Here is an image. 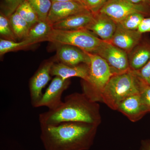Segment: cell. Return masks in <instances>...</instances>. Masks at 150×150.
Returning a JSON list of instances; mask_svg holds the SVG:
<instances>
[{"mask_svg":"<svg viewBox=\"0 0 150 150\" xmlns=\"http://www.w3.org/2000/svg\"><path fill=\"white\" fill-rule=\"evenodd\" d=\"M96 54L107 62L114 75L130 70L128 54L110 42L102 40Z\"/></svg>","mask_w":150,"mask_h":150,"instance_id":"52a82bcc","label":"cell"},{"mask_svg":"<svg viewBox=\"0 0 150 150\" xmlns=\"http://www.w3.org/2000/svg\"><path fill=\"white\" fill-rule=\"evenodd\" d=\"M46 41L58 45H71L87 53L96 54L102 40L87 29L63 30L53 28Z\"/></svg>","mask_w":150,"mask_h":150,"instance_id":"5b68a950","label":"cell"},{"mask_svg":"<svg viewBox=\"0 0 150 150\" xmlns=\"http://www.w3.org/2000/svg\"><path fill=\"white\" fill-rule=\"evenodd\" d=\"M108 0H83L85 6L93 14L99 12Z\"/></svg>","mask_w":150,"mask_h":150,"instance_id":"d4e9b609","label":"cell"},{"mask_svg":"<svg viewBox=\"0 0 150 150\" xmlns=\"http://www.w3.org/2000/svg\"><path fill=\"white\" fill-rule=\"evenodd\" d=\"M12 28L17 39H27L30 28L27 22L16 12L8 17Z\"/></svg>","mask_w":150,"mask_h":150,"instance_id":"ac0fdd59","label":"cell"},{"mask_svg":"<svg viewBox=\"0 0 150 150\" xmlns=\"http://www.w3.org/2000/svg\"><path fill=\"white\" fill-rule=\"evenodd\" d=\"M40 125L53 126L63 122H83L98 126L101 122L100 105L83 93H74L65 98L56 109L39 115Z\"/></svg>","mask_w":150,"mask_h":150,"instance_id":"7a4b0ae2","label":"cell"},{"mask_svg":"<svg viewBox=\"0 0 150 150\" xmlns=\"http://www.w3.org/2000/svg\"><path fill=\"white\" fill-rule=\"evenodd\" d=\"M93 14L87 10L76 14L53 24L54 29L75 30L87 29L94 18Z\"/></svg>","mask_w":150,"mask_h":150,"instance_id":"9a60e30c","label":"cell"},{"mask_svg":"<svg viewBox=\"0 0 150 150\" xmlns=\"http://www.w3.org/2000/svg\"><path fill=\"white\" fill-rule=\"evenodd\" d=\"M145 17L144 15L141 13L131 14L118 23L126 29L131 30H137Z\"/></svg>","mask_w":150,"mask_h":150,"instance_id":"cb8c5ba5","label":"cell"},{"mask_svg":"<svg viewBox=\"0 0 150 150\" xmlns=\"http://www.w3.org/2000/svg\"><path fill=\"white\" fill-rule=\"evenodd\" d=\"M88 10L83 4L77 2H53L47 21L52 25L65 19Z\"/></svg>","mask_w":150,"mask_h":150,"instance_id":"7c38bea8","label":"cell"},{"mask_svg":"<svg viewBox=\"0 0 150 150\" xmlns=\"http://www.w3.org/2000/svg\"><path fill=\"white\" fill-rule=\"evenodd\" d=\"M94 18L87 30L100 39L109 42L112 39L117 28V23L110 17L103 13L94 14Z\"/></svg>","mask_w":150,"mask_h":150,"instance_id":"8fae6325","label":"cell"},{"mask_svg":"<svg viewBox=\"0 0 150 150\" xmlns=\"http://www.w3.org/2000/svg\"><path fill=\"white\" fill-rule=\"evenodd\" d=\"M24 0H4V8L5 14L7 16H9L16 11L18 6Z\"/></svg>","mask_w":150,"mask_h":150,"instance_id":"484cf974","label":"cell"},{"mask_svg":"<svg viewBox=\"0 0 150 150\" xmlns=\"http://www.w3.org/2000/svg\"><path fill=\"white\" fill-rule=\"evenodd\" d=\"M87 53L90 59L89 72L87 80L82 82L83 93L94 102H102L105 87L114 74L102 57L97 54Z\"/></svg>","mask_w":150,"mask_h":150,"instance_id":"277c9868","label":"cell"},{"mask_svg":"<svg viewBox=\"0 0 150 150\" xmlns=\"http://www.w3.org/2000/svg\"><path fill=\"white\" fill-rule=\"evenodd\" d=\"M54 63L50 60L43 63L30 80V95L33 107H36L43 95V88L51 80V68Z\"/></svg>","mask_w":150,"mask_h":150,"instance_id":"9c48e42d","label":"cell"},{"mask_svg":"<svg viewBox=\"0 0 150 150\" xmlns=\"http://www.w3.org/2000/svg\"><path fill=\"white\" fill-rule=\"evenodd\" d=\"M144 82L133 71L113 75L104 89L102 102L113 110L127 98L139 94Z\"/></svg>","mask_w":150,"mask_h":150,"instance_id":"3957f363","label":"cell"},{"mask_svg":"<svg viewBox=\"0 0 150 150\" xmlns=\"http://www.w3.org/2000/svg\"><path fill=\"white\" fill-rule=\"evenodd\" d=\"M33 40L26 39L19 42L13 40L0 39V55L2 56L4 54L11 51L21 50L36 43Z\"/></svg>","mask_w":150,"mask_h":150,"instance_id":"44dd1931","label":"cell"},{"mask_svg":"<svg viewBox=\"0 0 150 150\" xmlns=\"http://www.w3.org/2000/svg\"><path fill=\"white\" fill-rule=\"evenodd\" d=\"M58 46L56 55L60 63L71 66L82 64L89 65L90 59L85 51L71 45L62 44Z\"/></svg>","mask_w":150,"mask_h":150,"instance_id":"5bb4252c","label":"cell"},{"mask_svg":"<svg viewBox=\"0 0 150 150\" xmlns=\"http://www.w3.org/2000/svg\"><path fill=\"white\" fill-rule=\"evenodd\" d=\"M142 35L137 30L126 29L119 23H117L115 33L109 42L129 54L139 44Z\"/></svg>","mask_w":150,"mask_h":150,"instance_id":"4fadbf2b","label":"cell"},{"mask_svg":"<svg viewBox=\"0 0 150 150\" xmlns=\"http://www.w3.org/2000/svg\"><path fill=\"white\" fill-rule=\"evenodd\" d=\"M146 83L150 85V59L141 69L133 71Z\"/></svg>","mask_w":150,"mask_h":150,"instance_id":"4316f807","label":"cell"},{"mask_svg":"<svg viewBox=\"0 0 150 150\" xmlns=\"http://www.w3.org/2000/svg\"><path fill=\"white\" fill-rule=\"evenodd\" d=\"M37 13L40 21H46L51 10V0H27Z\"/></svg>","mask_w":150,"mask_h":150,"instance_id":"7402d4cb","label":"cell"},{"mask_svg":"<svg viewBox=\"0 0 150 150\" xmlns=\"http://www.w3.org/2000/svg\"><path fill=\"white\" fill-rule=\"evenodd\" d=\"M128 1L136 4L150 5V0H128Z\"/></svg>","mask_w":150,"mask_h":150,"instance_id":"4dcf8cb0","label":"cell"},{"mask_svg":"<svg viewBox=\"0 0 150 150\" xmlns=\"http://www.w3.org/2000/svg\"><path fill=\"white\" fill-rule=\"evenodd\" d=\"M130 70L141 69L150 59V42L139 43L128 54Z\"/></svg>","mask_w":150,"mask_h":150,"instance_id":"e0dca14e","label":"cell"},{"mask_svg":"<svg viewBox=\"0 0 150 150\" xmlns=\"http://www.w3.org/2000/svg\"><path fill=\"white\" fill-rule=\"evenodd\" d=\"M89 65L81 64L77 66H69L61 63H55L51 68V76H59L67 79L70 78L77 77L86 81L88 79Z\"/></svg>","mask_w":150,"mask_h":150,"instance_id":"2e32d148","label":"cell"},{"mask_svg":"<svg viewBox=\"0 0 150 150\" xmlns=\"http://www.w3.org/2000/svg\"><path fill=\"white\" fill-rule=\"evenodd\" d=\"M140 150H150V139L142 141Z\"/></svg>","mask_w":150,"mask_h":150,"instance_id":"f546056e","label":"cell"},{"mask_svg":"<svg viewBox=\"0 0 150 150\" xmlns=\"http://www.w3.org/2000/svg\"><path fill=\"white\" fill-rule=\"evenodd\" d=\"M16 12L27 22L30 28L40 21L35 10L27 0H24L18 6Z\"/></svg>","mask_w":150,"mask_h":150,"instance_id":"ffe728a7","label":"cell"},{"mask_svg":"<svg viewBox=\"0 0 150 150\" xmlns=\"http://www.w3.org/2000/svg\"><path fill=\"white\" fill-rule=\"evenodd\" d=\"M141 34L150 33V17H145L143 20L137 30Z\"/></svg>","mask_w":150,"mask_h":150,"instance_id":"f1b7e54d","label":"cell"},{"mask_svg":"<svg viewBox=\"0 0 150 150\" xmlns=\"http://www.w3.org/2000/svg\"><path fill=\"white\" fill-rule=\"evenodd\" d=\"M140 95L142 99L149 108L150 112V85L144 82L142 86Z\"/></svg>","mask_w":150,"mask_h":150,"instance_id":"83f0119b","label":"cell"},{"mask_svg":"<svg viewBox=\"0 0 150 150\" xmlns=\"http://www.w3.org/2000/svg\"><path fill=\"white\" fill-rule=\"evenodd\" d=\"M0 34L6 40L16 42L17 38L12 28L9 17L2 12L0 13Z\"/></svg>","mask_w":150,"mask_h":150,"instance_id":"603a6c76","label":"cell"},{"mask_svg":"<svg viewBox=\"0 0 150 150\" xmlns=\"http://www.w3.org/2000/svg\"><path fill=\"white\" fill-rule=\"evenodd\" d=\"M100 12L105 14L119 23L131 14L139 13L150 17V5L136 4L128 0H108Z\"/></svg>","mask_w":150,"mask_h":150,"instance_id":"8992f818","label":"cell"},{"mask_svg":"<svg viewBox=\"0 0 150 150\" xmlns=\"http://www.w3.org/2000/svg\"><path fill=\"white\" fill-rule=\"evenodd\" d=\"M70 84V79H64L60 77L55 76L35 108L45 106L48 108V110H52L59 107L63 102L62 100V94Z\"/></svg>","mask_w":150,"mask_h":150,"instance_id":"ba28073f","label":"cell"},{"mask_svg":"<svg viewBox=\"0 0 150 150\" xmlns=\"http://www.w3.org/2000/svg\"><path fill=\"white\" fill-rule=\"evenodd\" d=\"M133 122L139 121L150 110L140 94L127 98L118 105L117 110Z\"/></svg>","mask_w":150,"mask_h":150,"instance_id":"30bf717a","label":"cell"},{"mask_svg":"<svg viewBox=\"0 0 150 150\" xmlns=\"http://www.w3.org/2000/svg\"><path fill=\"white\" fill-rule=\"evenodd\" d=\"M51 1L52 2H77L80 3L84 5L83 0H51Z\"/></svg>","mask_w":150,"mask_h":150,"instance_id":"1f68e13d","label":"cell"},{"mask_svg":"<svg viewBox=\"0 0 150 150\" xmlns=\"http://www.w3.org/2000/svg\"><path fill=\"white\" fill-rule=\"evenodd\" d=\"M53 29L52 25L47 20L39 21L30 28L27 39L33 40L37 43L46 41L47 36Z\"/></svg>","mask_w":150,"mask_h":150,"instance_id":"d6986e66","label":"cell"},{"mask_svg":"<svg viewBox=\"0 0 150 150\" xmlns=\"http://www.w3.org/2000/svg\"><path fill=\"white\" fill-rule=\"evenodd\" d=\"M40 126V139L45 150H88L93 144L98 127L75 122Z\"/></svg>","mask_w":150,"mask_h":150,"instance_id":"6da1fadb","label":"cell"}]
</instances>
